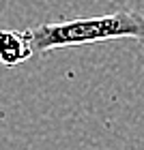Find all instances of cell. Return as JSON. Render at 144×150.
I'll return each instance as SVG.
<instances>
[{
	"instance_id": "1",
	"label": "cell",
	"mask_w": 144,
	"mask_h": 150,
	"mask_svg": "<svg viewBox=\"0 0 144 150\" xmlns=\"http://www.w3.org/2000/svg\"><path fill=\"white\" fill-rule=\"evenodd\" d=\"M32 50L35 56L71 45H86V43H106L116 39H133L144 43V17L138 11H116L110 15L99 17H84L71 19L60 24H41L30 28Z\"/></svg>"
},
{
	"instance_id": "3",
	"label": "cell",
	"mask_w": 144,
	"mask_h": 150,
	"mask_svg": "<svg viewBox=\"0 0 144 150\" xmlns=\"http://www.w3.org/2000/svg\"><path fill=\"white\" fill-rule=\"evenodd\" d=\"M6 4H9V0H0V15H2V11L6 9Z\"/></svg>"
},
{
	"instance_id": "2",
	"label": "cell",
	"mask_w": 144,
	"mask_h": 150,
	"mask_svg": "<svg viewBox=\"0 0 144 150\" xmlns=\"http://www.w3.org/2000/svg\"><path fill=\"white\" fill-rule=\"evenodd\" d=\"M35 56L30 30H0V62L17 67Z\"/></svg>"
}]
</instances>
